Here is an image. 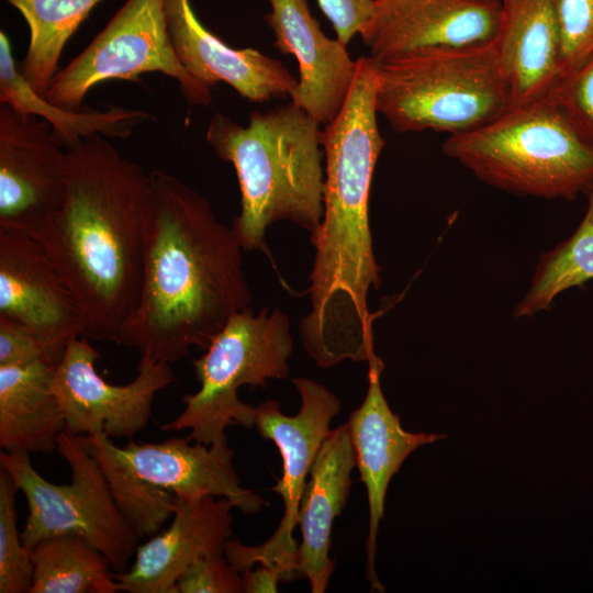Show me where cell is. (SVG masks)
I'll list each match as a JSON object with an SVG mask.
<instances>
[{"label": "cell", "mask_w": 593, "mask_h": 593, "mask_svg": "<svg viewBox=\"0 0 593 593\" xmlns=\"http://www.w3.org/2000/svg\"><path fill=\"white\" fill-rule=\"evenodd\" d=\"M376 107L373 59L361 56L345 103L321 131L325 156L324 212L311 235V310L300 334L321 368L345 360L369 361L373 348L368 293L381 283L369 224V195L385 142Z\"/></svg>", "instance_id": "6da1fadb"}, {"label": "cell", "mask_w": 593, "mask_h": 593, "mask_svg": "<svg viewBox=\"0 0 593 593\" xmlns=\"http://www.w3.org/2000/svg\"><path fill=\"white\" fill-rule=\"evenodd\" d=\"M66 150L63 203L31 236L72 292L83 337L119 344L142 288L152 226L150 176L100 134Z\"/></svg>", "instance_id": "7a4b0ae2"}, {"label": "cell", "mask_w": 593, "mask_h": 593, "mask_svg": "<svg viewBox=\"0 0 593 593\" xmlns=\"http://www.w3.org/2000/svg\"><path fill=\"white\" fill-rule=\"evenodd\" d=\"M152 226L136 307L119 344L168 363L205 348L250 306L243 247L210 202L176 176L149 172Z\"/></svg>", "instance_id": "3957f363"}, {"label": "cell", "mask_w": 593, "mask_h": 593, "mask_svg": "<svg viewBox=\"0 0 593 593\" xmlns=\"http://www.w3.org/2000/svg\"><path fill=\"white\" fill-rule=\"evenodd\" d=\"M318 126L292 102L253 112L246 126L221 113L212 116L206 141L238 179L240 211L231 227L244 250L264 249L266 231L277 221L310 235L318 228L325 180Z\"/></svg>", "instance_id": "277c9868"}, {"label": "cell", "mask_w": 593, "mask_h": 593, "mask_svg": "<svg viewBox=\"0 0 593 593\" xmlns=\"http://www.w3.org/2000/svg\"><path fill=\"white\" fill-rule=\"evenodd\" d=\"M373 61L377 111L399 133L462 134L512 107L494 41L416 48Z\"/></svg>", "instance_id": "5b68a950"}, {"label": "cell", "mask_w": 593, "mask_h": 593, "mask_svg": "<svg viewBox=\"0 0 593 593\" xmlns=\"http://www.w3.org/2000/svg\"><path fill=\"white\" fill-rule=\"evenodd\" d=\"M441 148L481 181L514 194L572 201L593 187V147L548 99L512 105L481 127L449 135Z\"/></svg>", "instance_id": "8992f818"}, {"label": "cell", "mask_w": 593, "mask_h": 593, "mask_svg": "<svg viewBox=\"0 0 593 593\" xmlns=\"http://www.w3.org/2000/svg\"><path fill=\"white\" fill-rule=\"evenodd\" d=\"M292 350L290 320L281 309L255 313L248 306L235 313L193 362L200 389L184 396L183 411L161 430L189 429V440L210 445L230 425L253 428L257 407L242 402L238 389L288 378Z\"/></svg>", "instance_id": "52a82bcc"}, {"label": "cell", "mask_w": 593, "mask_h": 593, "mask_svg": "<svg viewBox=\"0 0 593 593\" xmlns=\"http://www.w3.org/2000/svg\"><path fill=\"white\" fill-rule=\"evenodd\" d=\"M56 451L71 471L69 484H54L33 467L30 454L1 450L0 465L24 494L29 515L21 537L32 549L40 540L78 535L96 546L115 573L135 556L139 537L119 511L103 471L82 436L59 434Z\"/></svg>", "instance_id": "ba28073f"}, {"label": "cell", "mask_w": 593, "mask_h": 593, "mask_svg": "<svg viewBox=\"0 0 593 593\" xmlns=\"http://www.w3.org/2000/svg\"><path fill=\"white\" fill-rule=\"evenodd\" d=\"M166 0H127L105 27L51 80L45 94L64 109L79 110L94 86L110 80H138L161 72L177 80L191 105H208L211 88L180 63L168 33Z\"/></svg>", "instance_id": "9c48e42d"}, {"label": "cell", "mask_w": 593, "mask_h": 593, "mask_svg": "<svg viewBox=\"0 0 593 593\" xmlns=\"http://www.w3.org/2000/svg\"><path fill=\"white\" fill-rule=\"evenodd\" d=\"M292 382L301 396L300 411L294 416L284 415L279 402L268 400L257 406L255 424L264 439L276 444L282 458V477L271 488L282 497V519L272 536L261 545L247 546L228 539L224 546L226 560L238 572L257 563L265 564L277 569L282 582L302 575L293 530L298 525L306 478L332 430V419L342 410L339 398L325 385L302 377Z\"/></svg>", "instance_id": "30bf717a"}, {"label": "cell", "mask_w": 593, "mask_h": 593, "mask_svg": "<svg viewBox=\"0 0 593 593\" xmlns=\"http://www.w3.org/2000/svg\"><path fill=\"white\" fill-rule=\"evenodd\" d=\"M99 358L89 338L81 336L70 342L55 368L53 390L66 430L132 438L146 427L156 394L174 382L170 363L141 357L136 377L115 385L97 372Z\"/></svg>", "instance_id": "8fae6325"}, {"label": "cell", "mask_w": 593, "mask_h": 593, "mask_svg": "<svg viewBox=\"0 0 593 593\" xmlns=\"http://www.w3.org/2000/svg\"><path fill=\"white\" fill-rule=\"evenodd\" d=\"M52 126L8 104L0 108V231L29 235L60 208L67 150Z\"/></svg>", "instance_id": "7c38bea8"}, {"label": "cell", "mask_w": 593, "mask_h": 593, "mask_svg": "<svg viewBox=\"0 0 593 593\" xmlns=\"http://www.w3.org/2000/svg\"><path fill=\"white\" fill-rule=\"evenodd\" d=\"M0 316L34 332L58 363L83 322L69 287L29 234L0 231Z\"/></svg>", "instance_id": "4fadbf2b"}, {"label": "cell", "mask_w": 593, "mask_h": 593, "mask_svg": "<svg viewBox=\"0 0 593 593\" xmlns=\"http://www.w3.org/2000/svg\"><path fill=\"white\" fill-rule=\"evenodd\" d=\"M499 0H374L359 34L373 59L432 46L493 42Z\"/></svg>", "instance_id": "5bb4252c"}, {"label": "cell", "mask_w": 593, "mask_h": 593, "mask_svg": "<svg viewBox=\"0 0 593 593\" xmlns=\"http://www.w3.org/2000/svg\"><path fill=\"white\" fill-rule=\"evenodd\" d=\"M368 388L359 407L346 425L354 447L356 466L367 491L369 529L366 539L367 578L371 589L384 592L374 567L377 535L384 516L390 480L405 459L421 446L445 438L444 434L405 430L399 415L390 409L380 384L383 362L376 356L368 361Z\"/></svg>", "instance_id": "9a60e30c"}, {"label": "cell", "mask_w": 593, "mask_h": 593, "mask_svg": "<svg viewBox=\"0 0 593 593\" xmlns=\"http://www.w3.org/2000/svg\"><path fill=\"white\" fill-rule=\"evenodd\" d=\"M265 19L275 35V47L292 54L300 79L291 102L320 124L332 122L340 112L351 87L356 60L346 45L327 37L312 16L307 0H268Z\"/></svg>", "instance_id": "2e32d148"}, {"label": "cell", "mask_w": 593, "mask_h": 593, "mask_svg": "<svg viewBox=\"0 0 593 593\" xmlns=\"http://www.w3.org/2000/svg\"><path fill=\"white\" fill-rule=\"evenodd\" d=\"M165 11L178 59L205 86L224 82L258 103L292 94L298 80L280 60L256 48L228 46L203 26L190 0H166Z\"/></svg>", "instance_id": "e0dca14e"}, {"label": "cell", "mask_w": 593, "mask_h": 593, "mask_svg": "<svg viewBox=\"0 0 593 593\" xmlns=\"http://www.w3.org/2000/svg\"><path fill=\"white\" fill-rule=\"evenodd\" d=\"M118 451L139 478L174 493L180 501L192 502L209 495L225 497L245 514L268 505L260 495L240 485L226 435L210 445H190L188 438L154 444L131 440L124 447L118 446Z\"/></svg>", "instance_id": "ac0fdd59"}, {"label": "cell", "mask_w": 593, "mask_h": 593, "mask_svg": "<svg viewBox=\"0 0 593 593\" xmlns=\"http://www.w3.org/2000/svg\"><path fill=\"white\" fill-rule=\"evenodd\" d=\"M225 497L177 499L171 524L137 547L134 562L115 573L127 593H178L177 581L198 558L224 553L233 534L232 508Z\"/></svg>", "instance_id": "d6986e66"}, {"label": "cell", "mask_w": 593, "mask_h": 593, "mask_svg": "<svg viewBox=\"0 0 593 593\" xmlns=\"http://www.w3.org/2000/svg\"><path fill=\"white\" fill-rule=\"evenodd\" d=\"M494 46L512 105L547 99L559 77L555 0H499Z\"/></svg>", "instance_id": "ffe728a7"}, {"label": "cell", "mask_w": 593, "mask_h": 593, "mask_svg": "<svg viewBox=\"0 0 593 593\" xmlns=\"http://www.w3.org/2000/svg\"><path fill=\"white\" fill-rule=\"evenodd\" d=\"M356 457L346 424L331 430L310 471L299 510L302 541L299 563L312 593H324L335 563L329 557L332 527L353 484Z\"/></svg>", "instance_id": "44dd1931"}, {"label": "cell", "mask_w": 593, "mask_h": 593, "mask_svg": "<svg viewBox=\"0 0 593 593\" xmlns=\"http://www.w3.org/2000/svg\"><path fill=\"white\" fill-rule=\"evenodd\" d=\"M57 365L38 360L0 366V447L7 452L49 455L66 421L53 390Z\"/></svg>", "instance_id": "7402d4cb"}, {"label": "cell", "mask_w": 593, "mask_h": 593, "mask_svg": "<svg viewBox=\"0 0 593 593\" xmlns=\"http://www.w3.org/2000/svg\"><path fill=\"white\" fill-rule=\"evenodd\" d=\"M0 102L21 113L42 118L52 126L65 149L92 134L125 139L136 125L149 119V114L143 110H69L49 102L38 94L21 74L10 41L3 31L0 32Z\"/></svg>", "instance_id": "603a6c76"}, {"label": "cell", "mask_w": 593, "mask_h": 593, "mask_svg": "<svg viewBox=\"0 0 593 593\" xmlns=\"http://www.w3.org/2000/svg\"><path fill=\"white\" fill-rule=\"evenodd\" d=\"M30 593H115L121 591L107 557L78 535L40 540L32 549Z\"/></svg>", "instance_id": "cb8c5ba5"}, {"label": "cell", "mask_w": 593, "mask_h": 593, "mask_svg": "<svg viewBox=\"0 0 593 593\" xmlns=\"http://www.w3.org/2000/svg\"><path fill=\"white\" fill-rule=\"evenodd\" d=\"M24 18L30 30L26 55L19 69L31 87L44 96L58 71L61 53L101 0H7Z\"/></svg>", "instance_id": "d4e9b609"}, {"label": "cell", "mask_w": 593, "mask_h": 593, "mask_svg": "<svg viewBox=\"0 0 593 593\" xmlns=\"http://www.w3.org/2000/svg\"><path fill=\"white\" fill-rule=\"evenodd\" d=\"M82 438L103 471L119 511L138 537L159 533L174 515L176 495L139 478L107 434L97 433Z\"/></svg>", "instance_id": "484cf974"}, {"label": "cell", "mask_w": 593, "mask_h": 593, "mask_svg": "<svg viewBox=\"0 0 593 593\" xmlns=\"http://www.w3.org/2000/svg\"><path fill=\"white\" fill-rule=\"evenodd\" d=\"M585 195L588 208L581 223L567 240L541 255L515 316H533L548 309L558 294L593 279V187Z\"/></svg>", "instance_id": "4316f807"}, {"label": "cell", "mask_w": 593, "mask_h": 593, "mask_svg": "<svg viewBox=\"0 0 593 593\" xmlns=\"http://www.w3.org/2000/svg\"><path fill=\"white\" fill-rule=\"evenodd\" d=\"M19 491L11 475L1 468L0 593H30L32 588V552L24 546L16 526L15 496Z\"/></svg>", "instance_id": "83f0119b"}, {"label": "cell", "mask_w": 593, "mask_h": 593, "mask_svg": "<svg viewBox=\"0 0 593 593\" xmlns=\"http://www.w3.org/2000/svg\"><path fill=\"white\" fill-rule=\"evenodd\" d=\"M559 36V77L593 56V0H555Z\"/></svg>", "instance_id": "f1b7e54d"}, {"label": "cell", "mask_w": 593, "mask_h": 593, "mask_svg": "<svg viewBox=\"0 0 593 593\" xmlns=\"http://www.w3.org/2000/svg\"><path fill=\"white\" fill-rule=\"evenodd\" d=\"M547 99L562 109L580 137L593 147V56L559 79Z\"/></svg>", "instance_id": "f546056e"}, {"label": "cell", "mask_w": 593, "mask_h": 593, "mask_svg": "<svg viewBox=\"0 0 593 593\" xmlns=\"http://www.w3.org/2000/svg\"><path fill=\"white\" fill-rule=\"evenodd\" d=\"M224 553L195 559L177 581L178 593H240L242 575Z\"/></svg>", "instance_id": "4dcf8cb0"}, {"label": "cell", "mask_w": 593, "mask_h": 593, "mask_svg": "<svg viewBox=\"0 0 593 593\" xmlns=\"http://www.w3.org/2000/svg\"><path fill=\"white\" fill-rule=\"evenodd\" d=\"M38 360L57 365L47 346L34 332L0 316V366H23Z\"/></svg>", "instance_id": "1f68e13d"}, {"label": "cell", "mask_w": 593, "mask_h": 593, "mask_svg": "<svg viewBox=\"0 0 593 593\" xmlns=\"http://www.w3.org/2000/svg\"><path fill=\"white\" fill-rule=\"evenodd\" d=\"M322 12L332 23L337 40L348 45L369 20L374 0H316Z\"/></svg>", "instance_id": "d6a6232c"}, {"label": "cell", "mask_w": 593, "mask_h": 593, "mask_svg": "<svg viewBox=\"0 0 593 593\" xmlns=\"http://www.w3.org/2000/svg\"><path fill=\"white\" fill-rule=\"evenodd\" d=\"M242 573V586L244 593H276L278 583L281 581L280 572L265 564L257 569H245Z\"/></svg>", "instance_id": "836d02e7"}]
</instances>
